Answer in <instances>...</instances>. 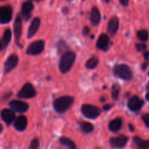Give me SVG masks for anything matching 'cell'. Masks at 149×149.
Here are the masks:
<instances>
[{"label": "cell", "mask_w": 149, "mask_h": 149, "mask_svg": "<svg viewBox=\"0 0 149 149\" xmlns=\"http://www.w3.org/2000/svg\"><path fill=\"white\" fill-rule=\"evenodd\" d=\"M76 55L72 51H67L61 56L59 63L60 71L63 74L68 72L72 68L74 62H75Z\"/></svg>", "instance_id": "6da1fadb"}, {"label": "cell", "mask_w": 149, "mask_h": 149, "mask_svg": "<svg viewBox=\"0 0 149 149\" xmlns=\"http://www.w3.org/2000/svg\"><path fill=\"white\" fill-rule=\"evenodd\" d=\"M74 102V98L71 96H61L54 101L53 107L58 113H65L68 110Z\"/></svg>", "instance_id": "7a4b0ae2"}, {"label": "cell", "mask_w": 149, "mask_h": 149, "mask_svg": "<svg viewBox=\"0 0 149 149\" xmlns=\"http://www.w3.org/2000/svg\"><path fill=\"white\" fill-rule=\"evenodd\" d=\"M115 77L124 80H131L133 78V73L131 68L125 64H117L113 68Z\"/></svg>", "instance_id": "3957f363"}, {"label": "cell", "mask_w": 149, "mask_h": 149, "mask_svg": "<svg viewBox=\"0 0 149 149\" xmlns=\"http://www.w3.org/2000/svg\"><path fill=\"white\" fill-rule=\"evenodd\" d=\"M81 111L86 118L90 119H96L101 113V110L98 107L89 104L82 105L81 107Z\"/></svg>", "instance_id": "277c9868"}, {"label": "cell", "mask_w": 149, "mask_h": 149, "mask_svg": "<svg viewBox=\"0 0 149 149\" xmlns=\"http://www.w3.org/2000/svg\"><path fill=\"white\" fill-rule=\"evenodd\" d=\"M36 95V90L31 83H26L17 95V97L20 98H32Z\"/></svg>", "instance_id": "5b68a950"}, {"label": "cell", "mask_w": 149, "mask_h": 149, "mask_svg": "<svg viewBox=\"0 0 149 149\" xmlns=\"http://www.w3.org/2000/svg\"><path fill=\"white\" fill-rule=\"evenodd\" d=\"M45 48V41L37 40L32 42L27 47L26 53L29 55H37L42 53Z\"/></svg>", "instance_id": "8992f818"}, {"label": "cell", "mask_w": 149, "mask_h": 149, "mask_svg": "<svg viewBox=\"0 0 149 149\" xmlns=\"http://www.w3.org/2000/svg\"><path fill=\"white\" fill-rule=\"evenodd\" d=\"M13 7L10 5L3 6L0 8V22L1 24L8 23L13 17Z\"/></svg>", "instance_id": "52a82bcc"}, {"label": "cell", "mask_w": 149, "mask_h": 149, "mask_svg": "<svg viewBox=\"0 0 149 149\" xmlns=\"http://www.w3.org/2000/svg\"><path fill=\"white\" fill-rule=\"evenodd\" d=\"M19 58L17 55L15 54H12L7 58L4 64V74H7L10 73L12 70L15 68L16 65L18 63Z\"/></svg>", "instance_id": "ba28073f"}, {"label": "cell", "mask_w": 149, "mask_h": 149, "mask_svg": "<svg viewBox=\"0 0 149 149\" xmlns=\"http://www.w3.org/2000/svg\"><path fill=\"white\" fill-rule=\"evenodd\" d=\"M14 34L15 43L17 46L22 47L20 44V39L22 34V18L20 15H17L14 22Z\"/></svg>", "instance_id": "9c48e42d"}, {"label": "cell", "mask_w": 149, "mask_h": 149, "mask_svg": "<svg viewBox=\"0 0 149 149\" xmlns=\"http://www.w3.org/2000/svg\"><path fill=\"white\" fill-rule=\"evenodd\" d=\"M143 100L136 95L131 97L127 103L128 108L130 109V110L134 112H137L138 111L141 110V108L143 106Z\"/></svg>", "instance_id": "30bf717a"}, {"label": "cell", "mask_w": 149, "mask_h": 149, "mask_svg": "<svg viewBox=\"0 0 149 149\" xmlns=\"http://www.w3.org/2000/svg\"><path fill=\"white\" fill-rule=\"evenodd\" d=\"M129 138L125 135H119L109 140V143L112 148H123L126 146Z\"/></svg>", "instance_id": "8fae6325"}, {"label": "cell", "mask_w": 149, "mask_h": 149, "mask_svg": "<svg viewBox=\"0 0 149 149\" xmlns=\"http://www.w3.org/2000/svg\"><path fill=\"white\" fill-rule=\"evenodd\" d=\"M9 106L13 110L18 112V113H24L29 109V106L28 103L20 100H12L9 103Z\"/></svg>", "instance_id": "7c38bea8"}, {"label": "cell", "mask_w": 149, "mask_h": 149, "mask_svg": "<svg viewBox=\"0 0 149 149\" xmlns=\"http://www.w3.org/2000/svg\"><path fill=\"white\" fill-rule=\"evenodd\" d=\"M119 27V20L117 16H113L109 20L108 23L107 31L108 33L111 36H114L117 33Z\"/></svg>", "instance_id": "4fadbf2b"}, {"label": "cell", "mask_w": 149, "mask_h": 149, "mask_svg": "<svg viewBox=\"0 0 149 149\" xmlns=\"http://www.w3.org/2000/svg\"><path fill=\"white\" fill-rule=\"evenodd\" d=\"M33 10V4L31 1H26L21 6V14L25 20H29Z\"/></svg>", "instance_id": "5bb4252c"}, {"label": "cell", "mask_w": 149, "mask_h": 149, "mask_svg": "<svg viewBox=\"0 0 149 149\" xmlns=\"http://www.w3.org/2000/svg\"><path fill=\"white\" fill-rule=\"evenodd\" d=\"M109 37L106 33H102L97 39L96 46L99 49L103 51H107L109 47Z\"/></svg>", "instance_id": "9a60e30c"}, {"label": "cell", "mask_w": 149, "mask_h": 149, "mask_svg": "<svg viewBox=\"0 0 149 149\" xmlns=\"http://www.w3.org/2000/svg\"><path fill=\"white\" fill-rule=\"evenodd\" d=\"M12 110L11 109H4L1 112V119L7 125H11L12 122H14L15 119V115Z\"/></svg>", "instance_id": "2e32d148"}, {"label": "cell", "mask_w": 149, "mask_h": 149, "mask_svg": "<svg viewBox=\"0 0 149 149\" xmlns=\"http://www.w3.org/2000/svg\"><path fill=\"white\" fill-rule=\"evenodd\" d=\"M40 23L41 20L39 17H35V18H33V20H32L30 26H29V30H28L27 37L29 38V39L33 37V36L36 34L38 29H39V26H40Z\"/></svg>", "instance_id": "e0dca14e"}, {"label": "cell", "mask_w": 149, "mask_h": 149, "mask_svg": "<svg viewBox=\"0 0 149 149\" xmlns=\"http://www.w3.org/2000/svg\"><path fill=\"white\" fill-rule=\"evenodd\" d=\"M27 118L25 116H20L15 120L14 127L17 130L22 132V131L26 130V127H27Z\"/></svg>", "instance_id": "ac0fdd59"}, {"label": "cell", "mask_w": 149, "mask_h": 149, "mask_svg": "<svg viewBox=\"0 0 149 149\" xmlns=\"http://www.w3.org/2000/svg\"><path fill=\"white\" fill-rule=\"evenodd\" d=\"M11 37H12L11 31H10V29H7L4 31L2 38H1V45H0V49H1V51H3L4 49H6V48L7 47L10 40H11Z\"/></svg>", "instance_id": "d6986e66"}, {"label": "cell", "mask_w": 149, "mask_h": 149, "mask_svg": "<svg viewBox=\"0 0 149 149\" xmlns=\"http://www.w3.org/2000/svg\"><path fill=\"white\" fill-rule=\"evenodd\" d=\"M90 18V21H91L92 24L93 26H97V25L100 23L101 15H100V10H99V9L97 7H93L92 8Z\"/></svg>", "instance_id": "ffe728a7"}, {"label": "cell", "mask_w": 149, "mask_h": 149, "mask_svg": "<svg viewBox=\"0 0 149 149\" xmlns=\"http://www.w3.org/2000/svg\"><path fill=\"white\" fill-rule=\"evenodd\" d=\"M122 119L121 118H116L113 120L111 121L109 124V129L111 132H116L122 128Z\"/></svg>", "instance_id": "44dd1931"}, {"label": "cell", "mask_w": 149, "mask_h": 149, "mask_svg": "<svg viewBox=\"0 0 149 149\" xmlns=\"http://www.w3.org/2000/svg\"><path fill=\"white\" fill-rule=\"evenodd\" d=\"M133 142L138 148L143 149L149 148V140L148 141H144L139 137L136 136L133 138Z\"/></svg>", "instance_id": "7402d4cb"}, {"label": "cell", "mask_w": 149, "mask_h": 149, "mask_svg": "<svg viewBox=\"0 0 149 149\" xmlns=\"http://www.w3.org/2000/svg\"><path fill=\"white\" fill-rule=\"evenodd\" d=\"M59 142L61 145L65 146L68 147V148H71V149L77 148V146H76L75 143H74V141H71V140L65 138V137H61V138L59 139Z\"/></svg>", "instance_id": "603a6c76"}, {"label": "cell", "mask_w": 149, "mask_h": 149, "mask_svg": "<svg viewBox=\"0 0 149 149\" xmlns=\"http://www.w3.org/2000/svg\"><path fill=\"white\" fill-rule=\"evenodd\" d=\"M79 127L84 133H90L94 130V126L88 122H80Z\"/></svg>", "instance_id": "cb8c5ba5"}, {"label": "cell", "mask_w": 149, "mask_h": 149, "mask_svg": "<svg viewBox=\"0 0 149 149\" xmlns=\"http://www.w3.org/2000/svg\"><path fill=\"white\" fill-rule=\"evenodd\" d=\"M99 63V60L97 57L93 56L91 58L88 60V61L86 62L85 66L86 68H88V69H93V68H95L97 65Z\"/></svg>", "instance_id": "d4e9b609"}, {"label": "cell", "mask_w": 149, "mask_h": 149, "mask_svg": "<svg viewBox=\"0 0 149 149\" xmlns=\"http://www.w3.org/2000/svg\"><path fill=\"white\" fill-rule=\"evenodd\" d=\"M121 87L119 84H113L111 89V95L113 100H116L119 98V93H120Z\"/></svg>", "instance_id": "484cf974"}, {"label": "cell", "mask_w": 149, "mask_h": 149, "mask_svg": "<svg viewBox=\"0 0 149 149\" xmlns=\"http://www.w3.org/2000/svg\"><path fill=\"white\" fill-rule=\"evenodd\" d=\"M137 36H138V38L141 41H142V42H146V41L148 40L149 37L148 31L145 30V29L138 31V33H137Z\"/></svg>", "instance_id": "4316f807"}, {"label": "cell", "mask_w": 149, "mask_h": 149, "mask_svg": "<svg viewBox=\"0 0 149 149\" xmlns=\"http://www.w3.org/2000/svg\"><path fill=\"white\" fill-rule=\"evenodd\" d=\"M68 46H67L66 43L64 42L63 40H61L59 41V42L58 43V52L59 53H65V52H67L68 49Z\"/></svg>", "instance_id": "83f0119b"}, {"label": "cell", "mask_w": 149, "mask_h": 149, "mask_svg": "<svg viewBox=\"0 0 149 149\" xmlns=\"http://www.w3.org/2000/svg\"><path fill=\"white\" fill-rule=\"evenodd\" d=\"M39 147V141L38 138H33L31 141L29 149H37Z\"/></svg>", "instance_id": "f1b7e54d"}, {"label": "cell", "mask_w": 149, "mask_h": 149, "mask_svg": "<svg viewBox=\"0 0 149 149\" xmlns=\"http://www.w3.org/2000/svg\"><path fill=\"white\" fill-rule=\"evenodd\" d=\"M135 48H136L137 50H138V52H142V51H144L146 49L147 46L146 44L137 43L136 45H135Z\"/></svg>", "instance_id": "f546056e"}, {"label": "cell", "mask_w": 149, "mask_h": 149, "mask_svg": "<svg viewBox=\"0 0 149 149\" xmlns=\"http://www.w3.org/2000/svg\"><path fill=\"white\" fill-rule=\"evenodd\" d=\"M142 119L146 126L149 128V113H144L142 116Z\"/></svg>", "instance_id": "4dcf8cb0"}, {"label": "cell", "mask_w": 149, "mask_h": 149, "mask_svg": "<svg viewBox=\"0 0 149 149\" xmlns=\"http://www.w3.org/2000/svg\"><path fill=\"white\" fill-rule=\"evenodd\" d=\"M90 33V29L88 27V26H85L84 28H83L82 29V34L84 35V36H87V35L89 34V33Z\"/></svg>", "instance_id": "1f68e13d"}, {"label": "cell", "mask_w": 149, "mask_h": 149, "mask_svg": "<svg viewBox=\"0 0 149 149\" xmlns=\"http://www.w3.org/2000/svg\"><path fill=\"white\" fill-rule=\"evenodd\" d=\"M129 1L130 0H119L121 4H122V6H124V7H127V6L128 5V4H129Z\"/></svg>", "instance_id": "d6a6232c"}, {"label": "cell", "mask_w": 149, "mask_h": 149, "mask_svg": "<svg viewBox=\"0 0 149 149\" xmlns=\"http://www.w3.org/2000/svg\"><path fill=\"white\" fill-rule=\"evenodd\" d=\"M143 56L145 60H148L149 59V51H146L145 52L143 53Z\"/></svg>", "instance_id": "836d02e7"}, {"label": "cell", "mask_w": 149, "mask_h": 149, "mask_svg": "<svg viewBox=\"0 0 149 149\" xmlns=\"http://www.w3.org/2000/svg\"><path fill=\"white\" fill-rule=\"evenodd\" d=\"M147 66H148V63L147 62H145L143 64H142V65H141V68H142L143 71H145V70L146 69Z\"/></svg>", "instance_id": "e575fe53"}, {"label": "cell", "mask_w": 149, "mask_h": 149, "mask_svg": "<svg viewBox=\"0 0 149 149\" xmlns=\"http://www.w3.org/2000/svg\"><path fill=\"white\" fill-rule=\"evenodd\" d=\"M111 106H110V105H104V106H103V110L104 111H109V109H111Z\"/></svg>", "instance_id": "d590c367"}, {"label": "cell", "mask_w": 149, "mask_h": 149, "mask_svg": "<svg viewBox=\"0 0 149 149\" xmlns=\"http://www.w3.org/2000/svg\"><path fill=\"white\" fill-rule=\"evenodd\" d=\"M63 13L65 15H66L67 13H68V9L67 8V7H64V8H63Z\"/></svg>", "instance_id": "8d00e7d4"}, {"label": "cell", "mask_w": 149, "mask_h": 149, "mask_svg": "<svg viewBox=\"0 0 149 149\" xmlns=\"http://www.w3.org/2000/svg\"><path fill=\"white\" fill-rule=\"evenodd\" d=\"M129 128H130V132H134V130H135V128H134V127L132 126L131 124H129Z\"/></svg>", "instance_id": "74e56055"}, {"label": "cell", "mask_w": 149, "mask_h": 149, "mask_svg": "<svg viewBox=\"0 0 149 149\" xmlns=\"http://www.w3.org/2000/svg\"><path fill=\"white\" fill-rule=\"evenodd\" d=\"M146 98L147 100H148L149 101V93L148 92V93L146 94Z\"/></svg>", "instance_id": "f35d334b"}, {"label": "cell", "mask_w": 149, "mask_h": 149, "mask_svg": "<svg viewBox=\"0 0 149 149\" xmlns=\"http://www.w3.org/2000/svg\"><path fill=\"white\" fill-rule=\"evenodd\" d=\"M147 90H148L149 93V82L148 83V84H147Z\"/></svg>", "instance_id": "ab89813d"}, {"label": "cell", "mask_w": 149, "mask_h": 149, "mask_svg": "<svg viewBox=\"0 0 149 149\" xmlns=\"http://www.w3.org/2000/svg\"><path fill=\"white\" fill-rule=\"evenodd\" d=\"M103 1H104L105 2H106V3H109V1H110V0H103Z\"/></svg>", "instance_id": "60d3db41"}, {"label": "cell", "mask_w": 149, "mask_h": 149, "mask_svg": "<svg viewBox=\"0 0 149 149\" xmlns=\"http://www.w3.org/2000/svg\"><path fill=\"white\" fill-rule=\"evenodd\" d=\"M106 100V99L105 98H101V101H105Z\"/></svg>", "instance_id": "b9f144b4"}, {"label": "cell", "mask_w": 149, "mask_h": 149, "mask_svg": "<svg viewBox=\"0 0 149 149\" xmlns=\"http://www.w3.org/2000/svg\"><path fill=\"white\" fill-rule=\"evenodd\" d=\"M35 1H36V2H39V1H41V0H34Z\"/></svg>", "instance_id": "7bdbcfd3"}, {"label": "cell", "mask_w": 149, "mask_h": 149, "mask_svg": "<svg viewBox=\"0 0 149 149\" xmlns=\"http://www.w3.org/2000/svg\"><path fill=\"white\" fill-rule=\"evenodd\" d=\"M54 1H55V0H51V4L54 2Z\"/></svg>", "instance_id": "ee69618b"}, {"label": "cell", "mask_w": 149, "mask_h": 149, "mask_svg": "<svg viewBox=\"0 0 149 149\" xmlns=\"http://www.w3.org/2000/svg\"><path fill=\"white\" fill-rule=\"evenodd\" d=\"M68 1H71V0H68Z\"/></svg>", "instance_id": "f6af8a7d"}, {"label": "cell", "mask_w": 149, "mask_h": 149, "mask_svg": "<svg viewBox=\"0 0 149 149\" xmlns=\"http://www.w3.org/2000/svg\"><path fill=\"white\" fill-rule=\"evenodd\" d=\"M1 1H4V0H1Z\"/></svg>", "instance_id": "bcb514c9"}, {"label": "cell", "mask_w": 149, "mask_h": 149, "mask_svg": "<svg viewBox=\"0 0 149 149\" xmlns=\"http://www.w3.org/2000/svg\"><path fill=\"white\" fill-rule=\"evenodd\" d=\"M148 75H149V72H148Z\"/></svg>", "instance_id": "7dc6e473"}]
</instances>
